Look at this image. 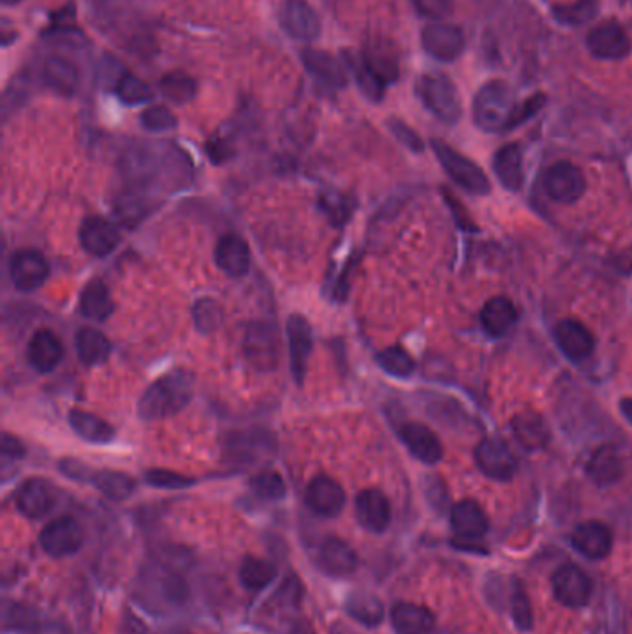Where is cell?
Returning <instances> with one entry per match:
<instances>
[{
  "instance_id": "2",
  "label": "cell",
  "mask_w": 632,
  "mask_h": 634,
  "mask_svg": "<svg viewBox=\"0 0 632 634\" xmlns=\"http://www.w3.org/2000/svg\"><path fill=\"white\" fill-rule=\"evenodd\" d=\"M518 110L514 91L501 80H493L482 86L473 102L475 123L486 132H503L516 127Z\"/></svg>"
},
{
  "instance_id": "37",
  "label": "cell",
  "mask_w": 632,
  "mask_h": 634,
  "mask_svg": "<svg viewBox=\"0 0 632 634\" xmlns=\"http://www.w3.org/2000/svg\"><path fill=\"white\" fill-rule=\"evenodd\" d=\"M277 577V570L264 558L247 557L240 566V579L249 590H262Z\"/></svg>"
},
{
  "instance_id": "55",
  "label": "cell",
  "mask_w": 632,
  "mask_h": 634,
  "mask_svg": "<svg viewBox=\"0 0 632 634\" xmlns=\"http://www.w3.org/2000/svg\"><path fill=\"white\" fill-rule=\"evenodd\" d=\"M21 0H2V4H6V6H15V4H19Z\"/></svg>"
},
{
  "instance_id": "8",
  "label": "cell",
  "mask_w": 632,
  "mask_h": 634,
  "mask_svg": "<svg viewBox=\"0 0 632 634\" xmlns=\"http://www.w3.org/2000/svg\"><path fill=\"white\" fill-rule=\"evenodd\" d=\"M475 460L479 470L493 481H510L518 470V460L514 453L505 440L497 436H488L477 445Z\"/></svg>"
},
{
  "instance_id": "4",
  "label": "cell",
  "mask_w": 632,
  "mask_h": 634,
  "mask_svg": "<svg viewBox=\"0 0 632 634\" xmlns=\"http://www.w3.org/2000/svg\"><path fill=\"white\" fill-rule=\"evenodd\" d=\"M419 97L443 123L453 125L462 117V101L455 84L443 75H425L419 80Z\"/></svg>"
},
{
  "instance_id": "36",
  "label": "cell",
  "mask_w": 632,
  "mask_h": 634,
  "mask_svg": "<svg viewBox=\"0 0 632 634\" xmlns=\"http://www.w3.org/2000/svg\"><path fill=\"white\" fill-rule=\"evenodd\" d=\"M89 481L95 484L97 490H101L102 494L115 501H123L132 495V492L136 490V482L134 479L127 475V473H121V471L114 470H101L95 471Z\"/></svg>"
},
{
  "instance_id": "25",
  "label": "cell",
  "mask_w": 632,
  "mask_h": 634,
  "mask_svg": "<svg viewBox=\"0 0 632 634\" xmlns=\"http://www.w3.org/2000/svg\"><path fill=\"white\" fill-rule=\"evenodd\" d=\"M319 564L334 577H347L356 570L358 557L345 540L330 536L319 547Z\"/></svg>"
},
{
  "instance_id": "52",
  "label": "cell",
  "mask_w": 632,
  "mask_h": 634,
  "mask_svg": "<svg viewBox=\"0 0 632 634\" xmlns=\"http://www.w3.org/2000/svg\"><path fill=\"white\" fill-rule=\"evenodd\" d=\"M345 199H342V195H336V197H332V195H327V197H323V206H325V210L329 212V214H336V216H340L342 219V214H347L349 210H345Z\"/></svg>"
},
{
  "instance_id": "28",
  "label": "cell",
  "mask_w": 632,
  "mask_h": 634,
  "mask_svg": "<svg viewBox=\"0 0 632 634\" xmlns=\"http://www.w3.org/2000/svg\"><path fill=\"white\" fill-rule=\"evenodd\" d=\"M482 327L490 336H505L518 321V310L508 297H493L486 305L482 306Z\"/></svg>"
},
{
  "instance_id": "18",
  "label": "cell",
  "mask_w": 632,
  "mask_h": 634,
  "mask_svg": "<svg viewBox=\"0 0 632 634\" xmlns=\"http://www.w3.org/2000/svg\"><path fill=\"white\" fill-rule=\"evenodd\" d=\"M555 338H557L558 347L562 349V353L575 362L584 360L594 353V334L577 319L560 321L557 330H555Z\"/></svg>"
},
{
  "instance_id": "19",
  "label": "cell",
  "mask_w": 632,
  "mask_h": 634,
  "mask_svg": "<svg viewBox=\"0 0 632 634\" xmlns=\"http://www.w3.org/2000/svg\"><path fill=\"white\" fill-rule=\"evenodd\" d=\"M288 340H290L291 371L295 381L303 382L306 375L308 358L312 355V327L303 316H293L288 319Z\"/></svg>"
},
{
  "instance_id": "32",
  "label": "cell",
  "mask_w": 632,
  "mask_h": 634,
  "mask_svg": "<svg viewBox=\"0 0 632 634\" xmlns=\"http://www.w3.org/2000/svg\"><path fill=\"white\" fill-rule=\"evenodd\" d=\"M43 80L60 95H73L80 84V73L73 62L62 56H49L43 64Z\"/></svg>"
},
{
  "instance_id": "31",
  "label": "cell",
  "mask_w": 632,
  "mask_h": 634,
  "mask_svg": "<svg viewBox=\"0 0 632 634\" xmlns=\"http://www.w3.org/2000/svg\"><path fill=\"white\" fill-rule=\"evenodd\" d=\"M493 169L506 190L518 191L523 186V153L518 143H510L497 151Z\"/></svg>"
},
{
  "instance_id": "43",
  "label": "cell",
  "mask_w": 632,
  "mask_h": 634,
  "mask_svg": "<svg viewBox=\"0 0 632 634\" xmlns=\"http://www.w3.org/2000/svg\"><path fill=\"white\" fill-rule=\"evenodd\" d=\"M193 317H195L197 329L203 330V332H212L219 327L223 312H221V306L217 305L214 299H201L193 308Z\"/></svg>"
},
{
  "instance_id": "3",
  "label": "cell",
  "mask_w": 632,
  "mask_h": 634,
  "mask_svg": "<svg viewBox=\"0 0 632 634\" xmlns=\"http://www.w3.org/2000/svg\"><path fill=\"white\" fill-rule=\"evenodd\" d=\"M432 149L438 156L445 173L453 178L462 190L469 191L473 195L490 193L492 186L486 173L473 160H469L468 156L458 153L442 140H432Z\"/></svg>"
},
{
  "instance_id": "30",
  "label": "cell",
  "mask_w": 632,
  "mask_h": 634,
  "mask_svg": "<svg viewBox=\"0 0 632 634\" xmlns=\"http://www.w3.org/2000/svg\"><path fill=\"white\" fill-rule=\"evenodd\" d=\"M303 62L306 69L319 78L321 82L329 84L332 88H343L347 84V73L343 65L332 54L317 49H304Z\"/></svg>"
},
{
  "instance_id": "6",
  "label": "cell",
  "mask_w": 632,
  "mask_h": 634,
  "mask_svg": "<svg viewBox=\"0 0 632 634\" xmlns=\"http://www.w3.org/2000/svg\"><path fill=\"white\" fill-rule=\"evenodd\" d=\"M594 592L592 577L577 564H564L553 575V594L569 609L586 607Z\"/></svg>"
},
{
  "instance_id": "50",
  "label": "cell",
  "mask_w": 632,
  "mask_h": 634,
  "mask_svg": "<svg viewBox=\"0 0 632 634\" xmlns=\"http://www.w3.org/2000/svg\"><path fill=\"white\" fill-rule=\"evenodd\" d=\"M2 451L8 457L21 458L25 455V445L21 444L12 434H4L2 436Z\"/></svg>"
},
{
  "instance_id": "5",
  "label": "cell",
  "mask_w": 632,
  "mask_h": 634,
  "mask_svg": "<svg viewBox=\"0 0 632 634\" xmlns=\"http://www.w3.org/2000/svg\"><path fill=\"white\" fill-rule=\"evenodd\" d=\"M243 351L253 368L271 371L279 366L280 340L277 329L264 321L249 325L243 340Z\"/></svg>"
},
{
  "instance_id": "45",
  "label": "cell",
  "mask_w": 632,
  "mask_h": 634,
  "mask_svg": "<svg viewBox=\"0 0 632 634\" xmlns=\"http://www.w3.org/2000/svg\"><path fill=\"white\" fill-rule=\"evenodd\" d=\"M597 12V4L595 0H579L566 8H558L557 17L564 23H573V25H581L594 17Z\"/></svg>"
},
{
  "instance_id": "38",
  "label": "cell",
  "mask_w": 632,
  "mask_h": 634,
  "mask_svg": "<svg viewBox=\"0 0 632 634\" xmlns=\"http://www.w3.org/2000/svg\"><path fill=\"white\" fill-rule=\"evenodd\" d=\"M345 609L356 622L364 623V625H379L384 616L379 599L371 594H353L347 599Z\"/></svg>"
},
{
  "instance_id": "23",
  "label": "cell",
  "mask_w": 632,
  "mask_h": 634,
  "mask_svg": "<svg viewBox=\"0 0 632 634\" xmlns=\"http://www.w3.org/2000/svg\"><path fill=\"white\" fill-rule=\"evenodd\" d=\"M451 527L464 540H479L488 533L490 521L477 501L464 499L451 508Z\"/></svg>"
},
{
  "instance_id": "7",
  "label": "cell",
  "mask_w": 632,
  "mask_h": 634,
  "mask_svg": "<svg viewBox=\"0 0 632 634\" xmlns=\"http://www.w3.org/2000/svg\"><path fill=\"white\" fill-rule=\"evenodd\" d=\"M86 540V531L82 523L73 516H62L52 520L41 531L39 542L45 553L51 557H67L76 553Z\"/></svg>"
},
{
  "instance_id": "42",
  "label": "cell",
  "mask_w": 632,
  "mask_h": 634,
  "mask_svg": "<svg viewBox=\"0 0 632 634\" xmlns=\"http://www.w3.org/2000/svg\"><path fill=\"white\" fill-rule=\"evenodd\" d=\"M251 486L254 494L267 501H277L286 494V484L277 471H262L254 475Z\"/></svg>"
},
{
  "instance_id": "53",
  "label": "cell",
  "mask_w": 632,
  "mask_h": 634,
  "mask_svg": "<svg viewBox=\"0 0 632 634\" xmlns=\"http://www.w3.org/2000/svg\"><path fill=\"white\" fill-rule=\"evenodd\" d=\"M36 634H73L67 627H65L64 623L60 622H47L43 623V625H39L38 629H36Z\"/></svg>"
},
{
  "instance_id": "41",
  "label": "cell",
  "mask_w": 632,
  "mask_h": 634,
  "mask_svg": "<svg viewBox=\"0 0 632 634\" xmlns=\"http://www.w3.org/2000/svg\"><path fill=\"white\" fill-rule=\"evenodd\" d=\"M117 95L127 104H141V102L151 101L154 91L145 80H141L136 75H123L117 84Z\"/></svg>"
},
{
  "instance_id": "16",
  "label": "cell",
  "mask_w": 632,
  "mask_h": 634,
  "mask_svg": "<svg viewBox=\"0 0 632 634\" xmlns=\"http://www.w3.org/2000/svg\"><path fill=\"white\" fill-rule=\"evenodd\" d=\"M306 503L323 518H336L345 507V492L340 482L330 477H316L308 484Z\"/></svg>"
},
{
  "instance_id": "27",
  "label": "cell",
  "mask_w": 632,
  "mask_h": 634,
  "mask_svg": "<svg viewBox=\"0 0 632 634\" xmlns=\"http://www.w3.org/2000/svg\"><path fill=\"white\" fill-rule=\"evenodd\" d=\"M512 431L516 434V440L529 451L544 449L551 440V431L545 423V419L534 410H523L516 418L512 419Z\"/></svg>"
},
{
  "instance_id": "11",
  "label": "cell",
  "mask_w": 632,
  "mask_h": 634,
  "mask_svg": "<svg viewBox=\"0 0 632 634\" xmlns=\"http://www.w3.org/2000/svg\"><path fill=\"white\" fill-rule=\"evenodd\" d=\"M51 267L43 254L36 249H21L10 260V275L17 290L34 292L49 279Z\"/></svg>"
},
{
  "instance_id": "21",
  "label": "cell",
  "mask_w": 632,
  "mask_h": 634,
  "mask_svg": "<svg viewBox=\"0 0 632 634\" xmlns=\"http://www.w3.org/2000/svg\"><path fill=\"white\" fill-rule=\"evenodd\" d=\"M215 262L228 277H243L251 269V251L243 238L236 234L223 236L215 247Z\"/></svg>"
},
{
  "instance_id": "22",
  "label": "cell",
  "mask_w": 632,
  "mask_h": 634,
  "mask_svg": "<svg viewBox=\"0 0 632 634\" xmlns=\"http://www.w3.org/2000/svg\"><path fill=\"white\" fill-rule=\"evenodd\" d=\"M119 240V229L104 217H89L80 227V243L84 251L93 256H106L112 253Z\"/></svg>"
},
{
  "instance_id": "33",
  "label": "cell",
  "mask_w": 632,
  "mask_h": 634,
  "mask_svg": "<svg viewBox=\"0 0 632 634\" xmlns=\"http://www.w3.org/2000/svg\"><path fill=\"white\" fill-rule=\"evenodd\" d=\"M75 345L78 358L88 366L104 364L112 353L110 340L102 334L101 330L91 329V327L78 330Z\"/></svg>"
},
{
  "instance_id": "20",
  "label": "cell",
  "mask_w": 632,
  "mask_h": 634,
  "mask_svg": "<svg viewBox=\"0 0 632 634\" xmlns=\"http://www.w3.org/2000/svg\"><path fill=\"white\" fill-rule=\"evenodd\" d=\"M399 436L405 442L408 451L421 462L436 464L442 460V442L434 432L430 431L427 425L410 421L401 427Z\"/></svg>"
},
{
  "instance_id": "49",
  "label": "cell",
  "mask_w": 632,
  "mask_h": 634,
  "mask_svg": "<svg viewBox=\"0 0 632 634\" xmlns=\"http://www.w3.org/2000/svg\"><path fill=\"white\" fill-rule=\"evenodd\" d=\"M514 605H516V607H514V616H516V620H518L519 625H521L523 629L531 627V609H529V599L519 594L518 599L514 601Z\"/></svg>"
},
{
  "instance_id": "47",
  "label": "cell",
  "mask_w": 632,
  "mask_h": 634,
  "mask_svg": "<svg viewBox=\"0 0 632 634\" xmlns=\"http://www.w3.org/2000/svg\"><path fill=\"white\" fill-rule=\"evenodd\" d=\"M414 4L421 15H425L429 19H436V21L451 15L453 8H455L453 0H414Z\"/></svg>"
},
{
  "instance_id": "10",
  "label": "cell",
  "mask_w": 632,
  "mask_h": 634,
  "mask_svg": "<svg viewBox=\"0 0 632 634\" xmlns=\"http://www.w3.org/2000/svg\"><path fill=\"white\" fill-rule=\"evenodd\" d=\"M280 25L297 41H314L321 34V19L306 0H284L280 6Z\"/></svg>"
},
{
  "instance_id": "39",
  "label": "cell",
  "mask_w": 632,
  "mask_h": 634,
  "mask_svg": "<svg viewBox=\"0 0 632 634\" xmlns=\"http://www.w3.org/2000/svg\"><path fill=\"white\" fill-rule=\"evenodd\" d=\"M377 362L386 373H390L393 377H401V379L410 377L416 369L414 358L401 347H388V349L380 351Z\"/></svg>"
},
{
  "instance_id": "24",
  "label": "cell",
  "mask_w": 632,
  "mask_h": 634,
  "mask_svg": "<svg viewBox=\"0 0 632 634\" xmlns=\"http://www.w3.org/2000/svg\"><path fill=\"white\" fill-rule=\"evenodd\" d=\"M28 360L41 373H51L64 360L62 340L52 330H38L28 343Z\"/></svg>"
},
{
  "instance_id": "48",
  "label": "cell",
  "mask_w": 632,
  "mask_h": 634,
  "mask_svg": "<svg viewBox=\"0 0 632 634\" xmlns=\"http://www.w3.org/2000/svg\"><path fill=\"white\" fill-rule=\"evenodd\" d=\"M390 128H392L393 134L399 138V141H403L408 149H412V151H421L423 149V143L419 140L418 134L406 127L405 123L390 121Z\"/></svg>"
},
{
  "instance_id": "29",
  "label": "cell",
  "mask_w": 632,
  "mask_h": 634,
  "mask_svg": "<svg viewBox=\"0 0 632 634\" xmlns=\"http://www.w3.org/2000/svg\"><path fill=\"white\" fill-rule=\"evenodd\" d=\"M588 475L601 488H607L620 481L623 475V460L618 449L612 445H601L588 462Z\"/></svg>"
},
{
  "instance_id": "51",
  "label": "cell",
  "mask_w": 632,
  "mask_h": 634,
  "mask_svg": "<svg viewBox=\"0 0 632 634\" xmlns=\"http://www.w3.org/2000/svg\"><path fill=\"white\" fill-rule=\"evenodd\" d=\"M60 468L64 471L67 477H71V479H78V481H82V479H88L91 477L89 475V471L86 470V466L84 464H80V462H76V460H64L62 464H60Z\"/></svg>"
},
{
  "instance_id": "13",
  "label": "cell",
  "mask_w": 632,
  "mask_h": 634,
  "mask_svg": "<svg viewBox=\"0 0 632 634\" xmlns=\"http://www.w3.org/2000/svg\"><path fill=\"white\" fill-rule=\"evenodd\" d=\"M586 43L599 60H621L631 51V39L616 21H605L592 28Z\"/></svg>"
},
{
  "instance_id": "40",
  "label": "cell",
  "mask_w": 632,
  "mask_h": 634,
  "mask_svg": "<svg viewBox=\"0 0 632 634\" xmlns=\"http://www.w3.org/2000/svg\"><path fill=\"white\" fill-rule=\"evenodd\" d=\"M162 93L175 104H186L195 97L197 84L184 73H169L162 78Z\"/></svg>"
},
{
  "instance_id": "46",
  "label": "cell",
  "mask_w": 632,
  "mask_h": 634,
  "mask_svg": "<svg viewBox=\"0 0 632 634\" xmlns=\"http://www.w3.org/2000/svg\"><path fill=\"white\" fill-rule=\"evenodd\" d=\"M147 482H151L152 486H158V488L177 490V488H186V486L193 484V479L184 477L175 471L151 470L147 471Z\"/></svg>"
},
{
  "instance_id": "54",
  "label": "cell",
  "mask_w": 632,
  "mask_h": 634,
  "mask_svg": "<svg viewBox=\"0 0 632 634\" xmlns=\"http://www.w3.org/2000/svg\"><path fill=\"white\" fill-rule=\"evenodd\" d=\"M621 414H623V416H625V419H627V421H629V423H632V399L631 397H627V399H623V401H621Z\"/></svg>"
},
{
  "instance_id": "12",
  "label": "cell",
  "mask_w": 632,
  "mask_h": 634,
  "mask_svg": "<svg viewBox=\"0 0 632 634\" xmlns=\"http://www.w3.org/2000/svg\"><path fill=\"white\" fill-rule=\"evenodd\" d=\"M421 43L423 49L440 62H453L466 47L462 30L447 23H430L425 26L421 34Z\"/></svg>"
},
{
  "instance_id": "34",
  "label": "cell",
  "mask_w": 632,
  "mask_h": 634,
  "mask_svg": "<svg viewBox=\"0 0 632 634\" xmlns=\"http://www.w3.org/2000/svg\"><path fill=\"white\" fill-rule=\"evenodd\" d=\"M69 423H71V429L82 440L91 442V444H108L114 440V427L108 421L97 418L95 414H89L84 410H71Z\"/></svg>"
},
{
  "instance_id": "9",
  "label": "cell",
  "mask_w": 632,
  "mask_h": 634,
  "mask_svg": "<svg viewBox=\"0 0 632 634\" xmlns=\"http://www.w3.org/2000/svg\"><path fill=\"white\" fill-rule=\"evenodd\" d=\"M544 190L555 203H577L586 191V180L577 165L557 162L544 173Z\"/></svg>"
},
{
  "instance_id": "44",
  "label": "cell",
  "mask_w": 632,
  "mask_h": 634,
  "mask_svg": "<svg viewBox=\"0 0 632 634\" xmlns=\"http://www.w3.org/2000/svg\"><path fill=\"white\" fill-rule=\"evenodd\" d=\"M141 125L151 132H164L177 127V117L165 106H151L141 114Z\"/></svg>"
},
{
  "instance_id": "14",
  "label": "cell",
  "mask_w": 632,
  "mask_h": 634,
  "mask_svg": "<svg viewBox=\"0 0 632 634\" xmlns=\"http://www.w3.org/2000/svg\"><path fill=\"white\" fill-rule=\"evenodd\" d=\"M56 499V488L51 482L39 477L23 482L15 494L17 508L30 520L47 516L56 505Z\"/></svg>"
},
{
  "instance_id": "26",
  "label": "cell",
  "mask_w": 632,
  "mask_h": 634,
  "mask_svg": "<svg viewBox=\"0 0 632 634\" xmlns=\"http://www.w3.org/2000/svg\"><path fill=\"white\" fill-rule=\"evenodd\" d=\"M393 629L397 634H430L436 618L427 607L401 601L392 609Z\"/></svg>"
},
{
  "instance_id": "15",
  "label": "cell",
  "mask_w": 632,
  "mask_h": 634,
  "mask_svg": "<svg viewBox=\"0 0 632 634\" xmlns=\"http://www.w3.org/2000/svg\"><path fill=\"white\" fill-rule=\"evenodd\" d=\"M571 542L582 557L603 560L614 546V534L603 521H584L571 534Z\"/></svg>"
},
{
  "instance_id": "17",
  "label": "cell",
  "mask_w": 632,
  "mask_h": 634,
  "mask_svg": "<svg viewBox=\"0 0 632 634\" xmlns=\"http://www.w3.org/2000/svg\"><path fill=\"white\" fill-rule=\"evenodd\" d=\"M356 518L371 533H382L392 521V507L380 490L369 488L356 497Z\"/></svg>"
},
{
  "instance_id": "1",
  "label": "cell",
  "mask_w": 632,
  "mask_h": 634,
  "mask_svg": "<svg viewBox=\"0 0 632 634\" xmlns=\"http://www.w3.org/2000/svg\"><path fill=\"white\" fill-rule=\"evenodd\" d=\"M193 397V377L188 371H173L152 382L141 395L138 412L145 421L171 418L190 405Z\"/></svg>"
},
{
  "instance_id": "35",
  "label": "cell",
  "mask_w": 632,
  "mask_h": 634,
  "mask_svg": "<svg viewBox=\"0 0 632 634\" xmlns=\"http://www.w3.org/2000/svg\"><path fill=\"white\" fill-rule=\"evenodd\" d=\"M80 312L93 321H106L114 312V299L101 280H91L80 295Z\"/></svg>"
}]
</instances>
